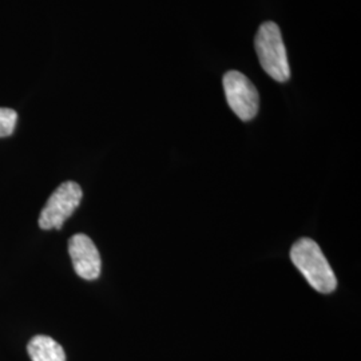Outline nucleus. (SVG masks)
<instances>
[{
	"instance_id": "nucleus-1",
	"label": "nucleus",
	"mask_w": 361,
	"mask_h": 361,
	"mask_svg": "<svg viewBox=\"0 0 361 361\" xmlns=\"http://www.w3.org/2000/svg\"><path fill=\"white\" fill-rule=\"evenodd\" d=\"M290 259L310 286L320 293H332L337 279L322 247L310 238H300L290 249Z\"/></svg>"
},
{
	"instance_id": "nucleus-2",
	"label": "nucleus",
	"mask_w": 361,
	"mask_h": 361,
	"mask_svg": "<svg viewBox=\"0 0 361 361\" xmlns=\"http://www.w3.org/2000/svg\"><path fill=\"white\" fill-rule=\"evenodd\" d=\"M255 47L264 71L276 82H286L290 77V70L283 35L276 23L265 22L259 26Z\"/></svg>"
},
{
	"instance_id": "nucleus-3",
	"label": "nucleus",
	"mask_w": 361,
	"mask_h": 361,
	"mask_svg": "<svg viewBox=\"0 0 361 361\" xmlns=\"http://www.w3.org/2000/svg\"><path fill=\"white\" fill-rule=\"evenodd\" d=\"M83 197V192L77 182H63L50 195L46 207L40 212L39 226L43 231L61 229L67 219L77 210Z\"/></svg>"
},
{
	"instance_id": "nucleus-4",
	"label": "nucleus",
	"mask_w": 361,
	"mask_h": 361,
	"mask_svg": "<svg viewBox=\"0 0 361 361\" xmlns=\"http://www.w3.org/2000/svg\"><path fill=\"white\" fill-rule=\"evenodd\" d=\"M224 90L231 109L241 121L247 122L257 116L259 109L257 89L243 73H226L224 77Z\"/></svg>"
},
{
	"instance_id": "nucleus-5",
	"label": "nucleus",
	"mask_w": 361,
	"mask_h": 361,
	"mask_svg": "<svg viewBox=\"0 0 361 361\" xmlns=\"http://www.w3.org/2000/svg\"><path fill=\"white\" fill-rule=\"evenodd\" d=\"M68 253L73 261L74 271L83 280H97L101 276V255L86 234H75L68 241Z\"/></svg>"
},
{
	"instance_id": "nucleus-6",
	"label": "nucleus",
	"mask_w": 361,
	"mask_h": 361,
	"mask_svg": "<svg viewBox=\"0 0 361 361\" xmlns=\"http://www.w3.org/2000/svg\"><path fill=\"white\" fill-rule=\"evenodd\" d=\"M31 361H66L65 349L49 336L32 337L27 345Z\"/></svg>"
},
{
	"instance_id": "nucleus-7",
	"label": "nucleus",
	"mask_w": 361,
	"mask_h": 361,
	"mask_svg": "<svg viewBox=\"0 0 361 361\" xmlns=\"http://www.w3.org/2000/svg\"><path fill=\"white\" fill-rule=\"evenodd\" d=\"M18 114L13 109L0 107V138L11 135L16 126Z\"/></svg>"
}]
</instances>
